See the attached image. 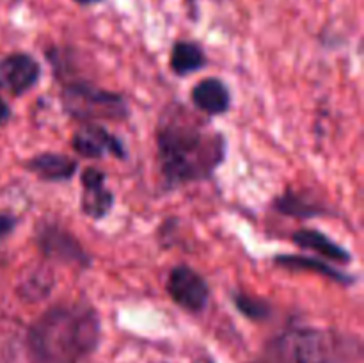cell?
I'll return each instance as SVG.
<instances>
[{
    "instance_id": "d6986e66",
    "label": "cell",
    "mask_w": 364,
    "mask_h": 363,
    "mask_svg": "<svg viewBox=\"0 0 364 363\" xmlns=\"http://www.w3.org/2000/svg\"><path fill=\"white\" fill-rule=\"evenodd\" d=\"M13 117V110H11V105L6 102L4 96H0V127L7 125Z\"/></svg>"
},
{
    "instance_id": "9c48e42d",
    "label": "cell",
    "mask_w": 364,
    "mask_h": 363,
    "mask_svg": "<svg viewBox=\"0 0 364 363\" xmlns=\"http://www.w3.org/2000/svg\"><path fill=\"white\" fill-rule=\"evenodd\" d=\"M105 171L98 167H84L80 171V210L85 217L92 221H102L112 212L114 209V192L105 185Z\"/></svg>"
},
{
    "instance_id": "8fae6325",
    "label": "cell",
    "mask_w": 364,
    "mask_h": 363,
    "mask_svg": "<svg viewBox=\"0 0 364 363\" xmlns=\"http://www.w3.org/2000/svg\"><path fill=\"white\" fill-rule=\"evenodd\" d=\"M191 102L198 112L215 117L230 112L233 96L223 78L206 77L191 89Z\"/></svg>"
},
{
    "instance_id": "e0dca14e",
    "label": "cell",
    "mask_w": 364,
    "mask_h": 363,
    "mask_svg": "<svg viewBox=\"0 0 364 363\" xmlns=\"http://www.w3.org/2000/svg\"><path fill=\"white\" fill-rule=\"evenodd\" d=\"M231 301H233L235 308H237L245 319L252 320V322H263V320H267L272 315V305H270L265 298H259V295L235 290L231 292Z\"/></svg>"
},
{
    "instance_id": "9a60e30c",
    "label": "cell",
    "mask_w": 364,
    "mask_h": 363,
    "mask_svg": "<svg viewBox=\"0 0 364 363\" xmlns=\"http://www.w3.org/2000/svg\"><path fill=\"white\" fill-rule=\"evenodd\" d=\"M274 265L281 267V269L288 270H304V273H313L318 274V276L329 278L334 283H340L348 287V285H354L358 278L350 273H345V270L336 269V267L329 265L327 262L320 258H313V256L306 255H277L272 258Z\"/></svg>"
},
{
    "instance_id": "5bb4252c",
    "label": "cell",
    "mask_w": 364,
    "mask_h": 363,
    "mask_svg": "<svg viewBox=\"0 0 364 363\" xmlns=\"http://www.w3.org/2000/svg\"><path fill=\"white\" fill-rule=\"evenodd\" d=\"M272 209L283 216L295 217V219H311L320 216H334L333 210L323 203L316 201L313 196L306 192L287 189L284 192L277 194L272 201Z\"/></svg>"
},
{
    "instance_id": "2e32d148",
    "label": "cell",
    "mask_w": 364,
    "mask_h": 363,
    "mask_svg": "<svg viewBox=\"0 0 364 363\" xmlns=\"http://www.w3.org/2000/svg\"><path fill=\"white\" fill-rule=\"evenodd\" d=\"M206 66V53L198 41L178 39L169 56V68L176 77H188Z\"/></svg>"
},
{
    "instance_id": "277c9868",
    "label": "cell",
    "mask_w": 364,
    "mask_h": 363,
    "mask_svg": "<svg viewBox=\"0 0 364 363\" xmlns=\"http://www.w3.org/2000/svg\"><path fill=\"white\" fill-rule=\"evenodd\" d=\"M59 102L64 114L78 123H119L130 117L127 96L85 80L66 82L60 89Z\"/></svg>"
},
{
    "instance_id": "30bf717a",
    "label": "cell",
    "mask_w": 364,
    "mask_h": 363,
    "mask_svg": "<svg viewBox=\"0 0 364 363\" xmlns=\"http://www.w3.org/2000/svg\"><path fill=\"white\" fill-rule=\"evenodd\" d=\"M23 169L34 174L38 180L48 184H63L70 182L78 173V160L70 155L55 152H43L23 160Z\"/></svg>"
},
{
    "instance_id": "6da1fadb",
    "label": "cell",
    "mask_w": 364,
    "mask_h": 363,
    "mask_svg": "<svg viewBox=\"0 0 364 363\" xmlns=\"http://www.w3.org/2000/svg\"><path fill=\"white\" fill-rule=\"evenodd\" d=\"M155 144L167 191L210 180L228 155L223 132L181 102H171L162 109L155 127Z\"/></svg>"
},
{
    "instance_id": "7a4b0ae2",
    "label": "cell",
    "mask_w": 364,
    "mask_h": 363,
    "mask_svg": "<svg viewBox=\"0 0 364 363\" xmlns=\"http://www.w3.org/2000/svg\"><path fill=\"white\" fill-rule=\"evenodd\" d=\"M102 319L85 301H68L46 308L23 324V363H82L98 349Z\"/></svg>"
},
{
    "instance_id": "8992f818",
    "label": "cell",
    "mask_w": 364,
    "mask_h": 363,
    "mask_svg": "<svg viewBox=\"0 0 364 363\" xmlns=\"http://www.w3.org/2000/svg\"><path fill=\"white\" fill-rule=\"evenodd\" d=\"M166 290L174 305L188 313H203L208 306V281L187 263H178L169 270Z\"/></svg>"
},
{
    "instance_id": "44dd1931",
    "label": "cell",
    "mask_w": 364,
    "mask_h": 363,
    "mask_svg": "<svg viewBox=\"0 0 364 363\" xmlns=\"http://www.w3.org/2000/svg\"><path fill=\"white\" fill-rule=\"evenodd\" d=\"M192 363H215L213 362V359H210V358H205V356H203V358H198V359H194V362Z\"/></svg>"
},
{
    "instance_id": "4fadbf2b",
    "label": "cell",
    "mask_w": 364,
    "mask_h": 363,
    "mask_svg": "<svg viewBox=\"0 0 364 363\" xmlns=\"http://www.w3.org/2000/svg\"><path fill=\"white\" fill-rule=\"evenodd\" d=\"M55 287V274L48 262L28 265L21 273L16 285V294L25 302H38L48 298Z\"/></svg>"
},
{
    "instance_id": "7c38bea8",
    "label": "cell",
    "mask_w": 364,
    "mask_h": 363,
    "mask_svg": "<svg viewBox=\"0 0 364 363\" xmlns=\"http://www.w3.org/2000/svg\"><path fill=\"white\" fill-rule=\"evenodd\" d=\"M290 241L297 248H301L302 251H313L343 267L350 265L354 262V256H352V253L345 246L338 244L329 235L320 230H315V228H299V230H295L290 235Z\"/></svg>"
},
{
    "instance_id": "ffe728a7",
    "label": "cell",
    "mask_w": 364,
    "mask_h": 363,
    "mask_svg": "<svg viewBox=\"0 0 364 363\" xmlns=\"http://www.w3.org/2000/svg\"><path fill=\"white\" fill-rule=\"evenodd\" d=\"M73 2L80 7H95V6H100V4H103L105 0H73Z\"/></svg>"
},
{
    "instance_id": "52a82bcc",
    "label": "cell",
    "mask_w": 364,
    "mask_h": 363,
    "mask_svg": "<svg viewBox=\"0 0 364 363\" xmlns=\"http://www.w3.org/2000/svg\"><path fill=\"white\" fill-rule=\"evenodd\" d=\"M43 68L28 52H11L0 59V91L20 98L39 84Z\"/></svg>"
},
{
    "instance_id": "ba28073f",
    "label": "cell",
    "mask_w": 364,
    "mask_h": 363,
    "mask_svg": "<svg viewBox=\"0 0 364 363\" xmlns=\"http://www.w3.org/2000/svg\"><path fill=\"white\" fill-rule=\"evenodd\" d=\"M71 148L84 159L114 157L117 160H124L128 157L123 139L100 123H80V127L71 135Z\"/></svg>"
},
{
    "instance_id": "7402d4cb",
    "label": "cell",
    "mask_w": 364,
    "mask_h": 363,
    "mask_svg": "<svg viewBox=\"0 0 364 363\" xmlns=\"http://www.w3.org/2000/svg\"><path fill=\"white\" fill-rule=\"evenodd\" d=\"M160 363H162V362H160Z\"/></svg>"
},
{
    "instance_id": "5b68a950",
    "label": "cell",
    "mask_w": 364,
    "mask_h": 363,
    "mask_svg": "<svg viewBox=\"0 0 364 363\" xmlns=\"http://www.w3.org/2000/svg\"><path fill=\"white\" fill-rule=\"evenodd\" d=\"M32 238L50 265H68L75 269H89L92 265V256L80 241L55 219H39L34 224Z\"/></svg>"
},
{
    "instance_id": "3957f363",
    "label": "cell",
    "mask_w": 364,
    "mask_h": 363,
    "mask_svg": "<svg viewBox=\"0 0 364 363\" xmlns=\"http://www.w3.org/2000/svg\"><path fill=\"white\" fill-rule=\"evenodd\" d=\"M269 363H361L358 335L331 327L295 326L277 335L267 347Z\"/></svg>"
},
{
    "instance_id": "ac0fdd59",
    "label": "cell",
    "mask_w": 364,
    "mask_h": 363,
    "mask_svg": "<svg viewBox=\"0 0 364 363\" xmlns=\"http://www.w3.org/2000/svg\"><path fill=\"white\" fill-rule=\"evenodd\" d=\"M18 223H20V219L14 214L0 212V244L14 233Z\"/></svg>"
}]
</instances>
